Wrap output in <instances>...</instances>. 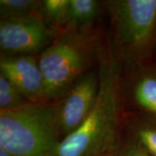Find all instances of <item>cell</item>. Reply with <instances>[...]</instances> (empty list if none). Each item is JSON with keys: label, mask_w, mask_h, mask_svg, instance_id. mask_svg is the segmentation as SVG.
<instances>
[{"label": "cell", "mask_w": 156, "mask_h": 156, "mask_svg": "<svg viewBox=\"0 0 156 156\" xmlns=\"http://www.w3.org/2000/svg\"><path fill=\"white\" fill-rule=\"evenodd\" d=\"M95 105L74 132L62 140L53 156H111L116 147L122 90L119 64L112 50L101 57Z\"/></svg>", "instance_id": "6da1fadb"}, {"label": "cell", "mask_w": 156, "mask_h": 156, "mask_svg": "<svg viewBox=\"0 0 156 156\" xmlns=\"http://www.w3.org/2000/svg\"><path fill=\"white\" fill-rule=\"evenodd\" d=\"M63 138L59 101L0 110V147L13 156H53Z\"/></svg>", "instance_id": "7a4b0ae2"}, {"label": "cell", "mask_w": 156, "mask_h": 156, "mask_svg": "<svg viewBox=\"0 0 156 156\" xmlns=\"http://www.w3.org/2000/svg\"><path fill=\"white\" fill-rule=\"evenodd\" d=\"M89 29L67 27L38 56L48 102L62 99L83 76L96 53Z\"/></svg>", "instance_id": "3957f363"}, {"label": "cell", "mask_w": 156, "mask_h": 156, "mask_svg": "<svg viewBox=\"0 0 156 156\" xmlns=\"http://www.w3.org/2000/svg\"><path fill=\"white\" fill-rule=\"evenodd\" d=\"M107 6L118 64L136 65L148 59L156 45V0H112Z\"/></svg>", "instance_id": "277c9868"}, {"label": "cell", "mask_w": 156, "mask_h": 156, "mask_svg": "<svg viewBox=\"0 0 156 156\" xmlns=\"http://www.w3.org/2000/svg\"><path fill=\"white\" fill-rule=\"evenodd\" d=\"M55 31L43 15L1 19L0 47L9 56H35L55 40Z\"/></svg>", "instance_id": "5b68a950"}, {"label": "cell", "mask_w": 156, "mask_h": 156, "mask_svg": "<svg viewBox=\"0 0 156 156\" xmlns=\"http://www.w3.org/2000/svg\"><path fill=\"white\" fill-rule=\"evenodd\" d=\"M99 72H86L59 100V120L64 137L83 122L95 105L99 89Z\"/></svg>", "instance_id": "8992f818"}, {"label": "cell", "mask_w": 156, "mask_h": 156, "mask_svg": "<svg viewBox=\"0 0 156 156\" xmlns=\"http://www.w3.org/2000/svg\"><path fill=\"white\" fill-rule=\"evenodd\" d=\"M1 75L8 78L29 101L47 103L44 76L36 56L1 57Z\"/></svg>", "instance_id": "52a82bcc"}, {"label": "cell", "mask_w": 156, "mask_h": 156, "mask_svg": "<svg viewBox=\"0 0 156 156\" xmlns=\"http://www.w3.org/2000/svg\"><path fill=\"white\" fill-rule=\"evenodd\" d=\"M145 114L132 122V134L137 145L151 156H156V115Z\"/></svg>", "instance_id": "ba28073f"}, {"label": "cell", "mask_w": 156, "mask_h": 156, "mask_svg": "<svg viewBox=\"0 0 156 156\" xmlns=\"http://www.w3.org/2000/svg\"><path fill=\"white\" fill-rule=\"evenodd\" d=\"M99 11L95 0H69L67 27L89 29Z\"/></svg>", "instance_id": "9c48e42d"}, {"label": "cell", "mask_w": 156, "mask_h": 156, "mask_svg": "<svg viewBox=\"0 0 156 156\" xmlns=\"http://www.w3.org/2000/svg\"><path fill=\"white\" fill-rule=\"evenodd\" d=\"M133 95L137 105L147 113L156 115V73H147L134 84Z\"/></svg>", "instance_id": "30bf717a"}, {"label": "cell", "mask_w": 156, "mask_h": 156, "mask_svg": "<svg viewBox=\"0 0 156 156\" xmlns=\"http://www.w3.org/2000/svg\"><path fill=\"white\" fill-rule=\"evenodd\" d=\"M1 19H14L42 14V1L1 0Z\"/></svg>", "instance_id": "8fae6325"}, {"label": "cell", "mask_w": 156, "mask_h": 156, "mask_svg": "<svg viewBox=\"0 0 156 156\" xmlns=\"http://www.w3.org/2000/svg\"><path fill=\"white\" fill-rule=\"evenodd\" d=\"M69 11V0H45L42 1V14L50 25L66 28Z\"/></svg>", "instance_id": "7c38bea8"}, {"label": "cell", "mask_w": 156, "mask_h": 156, "mask_svg": "<svg viewBox=\"0 0 156 156\" xmlns=\"http://www.w3.org/2000/svg\"><path fill=\"white\" fill-rule=\"evenodd\" d=\"M29 101L11 81L0 74V110L10 109Z\"/></svg>", "instance_id": "4fadbf2b"}, {"label": "cell", "mask_w": 156, "mask_h": 156, "mask_svg": "<svg viewBox=\"0 0 156 156\" xmlns=\"http://www.w3.org/2000/svg\"><path fill=\"white\" fill-rule=\"evenodd\" d=\"M115 156H151L148 153H147L143 148H141L135 142H132L128 145L125 148H123L122 152Z\"/></svg>", "instance_id": "5bb4252c"}, {"label": "cell", "mask_w": 156, "mask_h": 156, "mask_svg": "<svg viewBox=\"0 0 156 156\" xmlns=\"http://www.w3.org/2000/svg\"><path fill=\"white\" fill-rule=\"evenodd\" d=\"M0 156H13L11 153H9L8 151H6L5 149L0 147Z\"/></svg>", "instance_id": "9a60e30c"}, {"label": "cell", "mask_w": 156, "mask_h": 156, "mask_svg": "<svg viewBox=\"0 0 156 156\" xmlns=\"http://www.w3.org/2000/svg\"><path fill=\"white\" fill-rule=\"evenodd\" d=\"M111 156H114V155H111Z\"/></svg>", "instance_id": "2e32d148"}]
</instances>
